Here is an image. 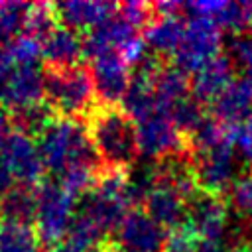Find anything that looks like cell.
<instances>
[{
  "label": "cell",
  "instance_id": "39",
  "mask_svg": "<svg viewBox=\"0 0 252 252\" xmlns=\"http://www.w3.org/2000/svg\"><path fill=\"white\" fill-rule=\"evenodd\" d=\"M232 252H252V242H242L232 246Z\"/></svg>",
  "mask_w": 252,
  "mask_h": 252
},
{
  "label": "cell",
  "instance_id": "7",
  "mask_svg": "<svg viewBox=\"0 0 252 252\" xmlns=\"http://www.w3.org/2000/svg\"><path fill=\"white\" fill-rule=\"evenodd\" d=\"M167 230L144 209H130L114 230L110 244L118 252H163Z\"/></svg>",
  "mask_w": 252,
  "mask_h": 252
},
{
  "label": "cell",
  "instance_id": "13",
  "mask_svg": "<svg viewBox=\"0 0 252 252\" xmlns=\"http://www.w3.org/2000/svg\"><path fill=\"white\" fill-rule=\"evenodd\" d=\"M43 102L41 65H16L0 91V106L16 110Z\"/></svg>",
  "mask_w": 252,
  "mask_h": 252
},
{
  "label": "cell",
  "instance_id": "3",
  "mask_svg": "<svg viewBox=\"0 0 252 252\" xmlns=\"http://www.w3.org/2000/svg\"><path fill=\"white\" fill-rule=\"evenodd\" d=\"M43 102L57 118L87 122L98 106L89 67H43Z\"/></svg>",
  "mask_w": 252,
  "mask_h": 252
},
{
  "label": "cell",
  "instance_id": "25",
  "mask_svg": "<svg viewBox=\"0 0 252 252\" xmlns=\"http://www.w3.org/2000/svg\"><path fill=\"white\" fill-rule=\"evenodd\" d=\"M209 116V112L205 110V104L199 102L193 94L181 98L179 102H175L169 110V118L173 120L175 128L183 134L185 140H189L197 128L203 124V120Z\"/></svg>",
  "mask_w": 252,
  "mask_h": 252
},
{
  "label": "cell",
  "instance_id": "36",
  "mask_svg": "<svg viewBox=\"0 0 252 252\" xmlns=\"http://www.w3.org/2000/svg\"><path fill=\"white\" fill-rule=\"evenodd\" d=\"M45 252H96V250H91V248H87V246H81V244H77V242L65 238V240L57 242V244L47 246Z\"/></svg>",
  "mask_w": 252,
  "mask_h": 252
},
{
  "label": "cell",
  "instance_id": "38",
  "mask_svg": "<svg viewBox=\"0 0 252 252\" xmlns=\"http://www.w3.org/2000/svg\"><path fill=\"white\" fill-rule=\"evenodd\" d=\"M195 252H224V248L222 244H217V242H201Z\"/></svg>",
  "mask_w": 252,
  "mask_h": 252
},
{
  "label": "cell",
  "instance_id": "14",
  "mask_svg": "<svg viewBox=\"0 0 252 252\" xmlns=\"http://www.w3.org/2000/svg\"><path fill=\"white\" fill-rule=\"evenodd\" d=\"M211 114L224 124L226 128H234L252 116V83L246 79H234L213 102Z\"/></svg>",
  "mask_w": 252,
  "mask_h": 252
},
{
  "label": "cell",
  "instance_id": "27",
  "mask_svg": "<svg viewBox=\"0 0 252 252\" xmlns=\"http://www.w3.org/2000/svg\"><path fill=\"white\" fill-rule=\"evenodd\" d=\"M215 24L232 35L252 30V2H226Z\"/></svg>",
  "mask_w": 252,
  "mask_h": 252
},
{
  "label": "cell",
  "instance_id": "41",
  "mask_svg": "<svg viewBox=\"0 0 252 252\" xmlns=\"http://www.w3.org/2000/svg\"><path fill=\"white\" fill-rule=\"evenodd\" d=\"M0 228H2V217H0Z\"/></svg>",
  "mask_w": 252,
  "mask_h": 252
},
{
  "label": "cell",
  "instance_id": "35",
  "mask_svg": "<svg viewBox=\"0 0 252 252\" xmlns=\"http://www.w3.org/2000/svg\"><path fill=\"white\" fill-rule=\"evenodd\" d=\"M12 132H14V126H12L10 110H6L4 106H0V150L4 148V144L12 136Z\"/></svg>",
  "mask_w": 252,
  "mask_h": 252
},
{
  "label": "cell",
  "instance_id": "4",
  "mask_svg": "<svg viewBox=\"0 0 252 252\" xmlns=\"http://www.w3.org/2000/svg\"><path fill=\"white\" fill-rule=\"evenodd\" d=\"M37 213L33 228L43 244L51 246L67 238L69 226L75 217L77 197L67 191L57 179H43L35 187Z\"/></svg>",
  "mask_w": 252,
  "mask_h": 252
},
{
  "label": "cell",
  "instance_id": "37",
  "mask_svg": "<svg viewBox=\"0 0 252 252\" xmlns=\"http://www.w3.org/2000/svg\"><path fill=\"white\" fill-rule=\"evenodd\" d=\"M14 185H16V181H14L12 173H10V169L0 161V197L6 195Z\"/></svg>",
  "mask_w": 252,
  "mask_h": 252
},
{
  "label": "cell",
  "instance_id": "20",
  "mask_svg": "<svg viewBox=\"0 0 252 252\" xmlns=\"http://www.w3.org/2000/svg\"><path fill=\"white\" fill-rule=\"evenodd\" d=\"M154 93L159 108L169 114L171 106L191 93V79L173 63H165L154 79Z\"/></svg>",
  "mask_w": 252,
  "mask_h": 252
},
{
  "label": "cell",
  "instance_id": "8",
  "mask_svg": "<svg viewBox=\"0 0 252 252\" xmlns=\"http://www.w3.org/2000/svg\"><path fill=\"white\" fill-rule=\"evenodd\" d=\"M187 222L201 242H217L228 232V201L226 197L197 189L187 199Z\"/></svg>",
  "mask_w": 252,
  "mask_h": 252
},
{
  "label": "cell",
  "instance_id": "21",
  "mask_svg": "<svg viewBox=\"0 0 252 252\" xmlns=\"http://www.w3.org/2000/svg\"><path fill=\"white\" fill-rule=\"evenodd\" d=\"M35 213H37L35 187L16 183L6 195L0 197L2 222H18V224H32L33 226Z\"/></svg>",
  "mask_w": 252,
  "mask_h": 252
},
{
  "label": "cell",
  "instance_id": "26",
  "mask_svg": "<svg viewBox=\"0 0 252 252\" xmlns=\"http://www.w3.org/2000/svg\"><path fill=\"white\" fill-rule=\"evenodd\" d=\"M30 4L4 2L0 4V45H10L14 39L24 35V24Z\"/></svg>",
  "mask_w": 252,
  "mask_h": 252
},
{
  "label": "cell",
  "instance_id": "9",
  "mask_svg": "<svg viewBox=\"0 0 252 252\" xmlns=\"http://www.w3.org/2000/svg\"><path fill=\"white\" fill-rule=\"evenodd\" d=\"M0 161L10 169L18 185L37 187L43 181L45 167L37 144L33 138L26 134L12 132V136L6 140L4 148L0 150Z\"/></svg>",
  "mask_w": 252,
  "mask_h": 252
},
{
  "label": "cell",
  "instance_id": "2",
  "mask_svg": "<svg viewBox=\"0 0 252 252\" xmlns=\"http://www.w3.org/2000/svg\"><path fill=\"white\" fill-rule=\"evenodd\" d=\"M45 171L55 177L69 167L102 169V163L91 144L87 126L69 118H55L35 140Z\"/></svg>",
  "mask_w": 252,
  "mask_h": 252
},
{
  "label": "cell",
  "instance_id": "30",
  "mask_svg": "<svg viewBox=\"0 0 252 252\" xmlns=\"http://www.w3.org/2000/svg\"><path fill=\"white\" fill-rule=\"evenodd\" d=\"M201 244V238L191 228V224L185 220L183 224L167 230L163 252H195Z\"/></svg>",
  "mask_w": 252,
  "mask_h": 252
},
{
  "label": "cell",
  "instance_id": "22",
  "mask_svg": "<svg viewBox=\"0 0 252 252\" xmlns=\"http://www.w3.org/2000/svg\"><path fill=\"white\" fill-rule=\"evenodd\" d=\"M10 116H12L14 132L26 134L33 140H37L45 132V128L57 118L55 112L45 102H37V104H32V106L10 110Z\"/></svg>",
  "mask_w": 252,
  "mask_h": 252
},
{
  "label": "cell",
  "instance_id": "5",
  "mask_svg": "<svg viewBox=\"0 0 252 252\" xmlns=\"http://www.w3.org/2000/svg\"><path fill=\"white\" fill-rule=\"evenodd\" d=\"M220 55V30L215 22L205 18H191L185 22L183 39L171 57V63L183 73H197L205 63Z\"/></svg>",
  "mask_w": 252,
  "mask_h": 252
},
{
  "label": "cell",
  "instance_id": "16",
  "mask_svg": "<svg viewBox=\"0 0 252 252\" xmlns=\"http://www.w3.org/2000/svg\"><path fill=\"white\" fill-rule=\"evenodd\" d=\"M118 10V4L102 2V0H69L55 4V12L59 22L65 28L77 30V32H89L100 22H104L108 16H112Z\"/></svg>",
  "mask_w": 252,
  "mask_h": 252
},
{
  "label": "cell",
  "instance_id": "34",
  "mask_svg": "<svg viewBox=\"0 0 252 252\" xmlns=\"http://www.w3.org/2000/svg\"><path fill=\"white\" fill-rule=\"evenodd\" d=\"M14 61H12V55L8 51V45H0V91L6 83V79L10 77V73L14 71Z\"/></svg>",
  "mask_w": 252,
  "mask_h": 252
},
{
  "label": "cell",
  "instance_id": "10",
  "mask_svg": "<svg viewBox=\"0 0 252 252\" xmlns=\"http://www.w3.org/2000/svg\"><path fill=\"white\" fill-rule=\"evenodd\" d=\"M91 77L100 106H120L130 87L132 69L118 53H106L91 59Z\"/></svg>",
  "mask_w": 252,
  "mask_h": 252
},
{
  "label": "cell",
  "instance_id": "11",
  "mask_svg": "<svg viewBox=\"0 0 252 252\" xmlns=\"http://www.w3.org/2000/svg\"><path fill=\"white\" fill-rule=\"evenodd\" d=\"M138 126V144H140V154L154 159H161L169 154L181 152V150H191L183 134L175 128L173 120L169 114L158 112L154 116H148L140 122Z\"/></svg>",
  "mask_w": 252,
  "mask_h": 252
},
{
  "label": "cell",
  "instance_id": "40",
  "mask_svg": "<svg viewBox=\"0 0 252 252\" xmlns=\"http://www.w3.org/2000/svg\"><path fill=\"white\" fill-rule=\"evenodd\" d=\"M96 252H118V250H116V248H114V246H112V244L108 242V244H104L102 248H98Z\"/></svg>",
  "mask_w": 252,
  "mask_h": 252
},
{
  "label": "cell",
  "instance_id": "24",
  "mask_svg": "<svg viewBox=\"0 0 252 252\" xmlns=\"http://www.w3.org/2000/svg\"><path fill=\"white\" fill-rule=\"evenodd\" d=\"M59 18L55 12V4H30L26 24H24V35L43 43L57 28H59Z\"/></svg>",
  "mask_w": 252,
  "mask_h": 252
},
{
  "label": "cell",
  "instance_id": "33",
  "mask_svg": "<svg viewBox=\"0 0 252 252\" xmlns=\"http://www.w3.org/2000/svg\"><path fill=\"white\" fill-rule=\"evenodd\" d=\"M228 134H230L234 148L238 150V154L246 161L248 169H252V116L246 118L242 124L228 128Z\"/></svg>",
  "mask_w": 252,
  "mask_h": 252
},
{
  "label": "cell",
  "instance_id": "23",
  "mask_svg": "<svg viewBox=\"0 0 252 252\" xmlns=\"http://www.w3.org/2000/svg\"><path fill=\"white\" fill-rule=\"evenodd\" d=\"M41 238L32 224L2 222L0 252H41Z\"/></svg>",
  "mask_w": 252,
  "mask_h": 252
},
{
  "label": "cell",
  "instance_id": "32",
  "mask_svg": "<svg viewBox=\"0 0 252 252\" xmlns=\"http://www.w3.org/2000/svg\"><path fill=\"white\" fill-rule=\"evenodd\" d=\"M118 14L136 30H146L156 20L154 6L146 2H122L118 4Z\"/></svg>",
  "mask_w": 252,
  "mask_h": 252
},
{
  "label": "cell",
  "instance_id": "31",
  "mask_svg": "<svg viewBox=\"0 0 252 252\" xmlns=\"http://www.w3.org/2000/svg\"><path fill=\"white\" fill-rule=\"evenodd\" d=\"M8 51L12 55L14 65H39V61H43L41 43L28 35H20L18 39H14L8 45Z\"/></svg>",
  "mask_w": 252,
  "mask_h": 252
},
{
  "label": "cell",
  "instance_id": "29",
  "mask_svg": "<svg viewBox=\"0 0 252 252\" xmlns=\"http://www.w3.org/2000/svg\"><path fill=\"white\" fill-rule=\"evenodd\" d=\"M226 201L242 219L252 220V169L236 175L234 183L226 193Z\"/></svg>",
  "mask_w": 252,
  "mask_h": 252
},
{
  "label": "cell",
  "instance_id": "12",
  "mask_svg": "<svg viewBox=\"0 0 252 252\" xmlns=\"http://www.w3.org/2000/svg\"><path fill=\"white\" fill-rule=\"evenodd\" d=\"M138 37H140V30H136L132 24H128L116 10L104 22H100L98 26H94L93 30L83 33L85 57L94 59V57H100L106 53L120 55V51Z\"/></svg>",
  "mask_w": 252,
  "mask_h": 252
},
{
  "label": "cell",
  "instance_id": "17",
  "mask_svg": "<svg viewBox=\"0 0 252 252\" xmlns=\"http://www.w3.org/2000/svg\"><path fill=\"white\" fill-rule=\"evenodd\" d=\"M83 57L85 39L77 30L59 26L41 43V59L45 61V67H75L81 65Z\"/></svg>",
  "mask_w": 252,
  "mask_h": 252
},
{
  "label": "cell",
  "instance_id": "19",
  "mask_svg": "<svg viewBox=\"0 0 252 252\" xmlns=\"http://www.w3.org/2000/svg\"><path fill=\"white\" fill-rule=\"evenodd\" d=\"M185 32V22L181 18H159L144 30V41L152 53L158 57H173Z\"/></svg>",
  "mask_w": 252,
  "mask_h": 252
},
{
  "label": "cell",
  "instance_id": "28",
  "mask_svg": "<svg viewBox=\"0 0 252 252\" xmlns=\"http://www.w3.org/2000/svg\"><path fill=\"white\" fill-rule=\"evenodd\" d=\"M226 55L230 57L234 69L242 73V79L252 83V32L230 35Z\"/></svg>",
  "mask_w": 252,
  "mask_h": 252
},
{
  "label": "cell",
  "instance_id": "6",
  "mask_svg": "<svg viewBox=\"0 0 252 252\" xmlns=\"http://www.w3.org/2000/svg\"><path fill=\"white\" fill-rule=\"evenodd\" d=\"M195 161V179L197 187L207 193L226 197L230 185L236 179V161H234V144L224 140L207 150L193 152Z\"/></svg>",
  "mask_w": 252,
  "mask_h": 252
},
{
  "label": "cell",
  "instance_id": "1",
  "mask_svg": "<svg viewBox=\"0 0 252 252\" xmlns=\"http://www.w3.org/2000/svg\"><path fill=\"white\" fill-rule=\"evenodd\" d=\"M87 134L102 169L130 171L140 158L138 126L122 106H96L87 118Z\"/></svg>",
  "mask_w": 252,
  "mask_h": 252
},
{
  "label": "cell",
  "instance_id": "15",
  "mask_svg": "<svg viewBox=\"0 0 252 252\" xmlns=\"http://www.w3.org/2000/svg\"><path fill=\"white\" fill-rule=\"evenodd\" d=\"M234 65L226 53L217 55L209 63H205L191 79V94L203 102L211 104L232 81H234Z\"/></svg>",
  "mask_w": 252,
  "mask_h": 252
},
{
  "label": "cell",
  "instance_id": "18",
  "mask_svg": "<svg viewBox=\"0 0 252 252\" xmlns=\"http://www.w3.org/2000/svg\"><path fill=\"white\" fill-rule=\"evenodd\" d=\"M144 211L165 230H171L187 220V201L161 185H156L146 197Z\"/></svg>",
  "mask_w": 252,
  "mask_h": 252
}]
</instances>
